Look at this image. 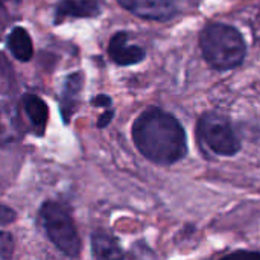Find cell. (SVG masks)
I'll use <instances>...</instances> for the list:
<instances>
[{
	"label": "cell",
	"instance_id": "cell-1",
	"mask_svg": "<svg viewBox=\"0 0 260 260\" xmlns=\"http://www.w3.org/2000/svg\"><path fill=\"white\" fill-rule=\"evenodd\" d=\"M137 149L157 165H174L186 157L187 140L181 123L169 113L151 107L133 125Z\"/></svg>",
	"mask_w": 260,
	"mask_h": 260
},
{
	"label": "cell",
	"instance_id": "cell-2",
	"mask_svg": "<svg viewBox=\"0 0 260 260\" xmlns=\"http://www.w3.org/2000/svg\"><path fill=\"white\" fill-rule=\"evenodd\" d=\"M200 46L204 59L216 70H232L238 67L247 52L242 34L224 23L207 24L200 35Z\"/></svg>",
	"mask_w": 260,
	"mask_h": 260
},
{
	"label": "cell",
	"instance_id": "cell-3",
	"mask_svg": "<svg viewBox=\"0 0 260 260\" xmlns=\"http://www.w3.org/2000/svg\"><path fill=\"white\" fill-rule=\"evenodd\" d=\"M41 219L53 245L69 257L81 253V239L70 215L56 203H46L41 209Z\"/></svg>",
	"mask_w": 260,
	"mask_h": 260
},
{
	"label": "cell",
	"instance_id": "cell-4",
	"mask_svg": "<svg viewBox=\"0 0 260 260\" xmlns=\"http://www.w3.org/2000/svg\"><path fill=\"white\" fill-rule=\"evenodd\" d=\"M198 137L218 155L232 157L239 152L241 140L230 120L218 113H206L198 122Z\"/></svg>",
	"mask_w": 260,
	"mask_h": 260
},
{
	"label": "cell",
	"instance_id": "cell-5",
	"mask_svg": "<svg viewBox=\"0 0 260 260\" xmlns=\"http://www.w3.org/2000/svg\"><path fill=\"white\" fill-rule=\"evenodd\" d=\"M125 9L140 18L169 20L177 14V0H117Z\"/></svg>",
	"mask_w": 260,
	"mask_h": 260
},
{
	"label": "cell",
	"instance_id": "cell-6",
	"mask_svg": "<svg viewBox=\"0 0 260 260\" xmlns=\"http://www.w3.org/2000/svg\"><path fill=\"white\" fill-rule=\"evenodd\" d=\"M108 53L119 66H133L145 59V50L139 46H129L128 35L125 32H119L110 40Z\"/></svg>",
	"mask_w": 260,
	"mask_h": 260
},
{
	"label": "cell",
	"instance_id": "cell-7",
	"mask_svg": "<svg viewBox=\"0 0 260 260\" xmlns=\"http://www.w3.org/2000/svg\"><path fill=\"white\" fill-rule=\"evenodd\" d=\"M99 14H101V5L96 0H61L55 11L56 21H61L66 17L91 18V17H98Z\"/></svg>",
	"mask_w": 260,
	"mask_h": 260
},
{
	"label": "cell",
	"instance_id": "cell-8",
	"mask_svg": "<svg viewBox=\"0 0 260 260\" xmlns=\"http://www.w3.org/2000/svg\"><path fill=\"white\" fill-rule=\"evenodd\" d=\"M91 251L96 259H119L122 251L116 238L107 232H94L91 236Z\"/></svg>",
	"mask_w": 260,
	"mask_h": 260
},
{
	"label": "cell",
	"instance_id": "cell-9",
	"mask_svg": "<svg viewBox=\"0 0 260 260\" xmlns=\"http://www.w3.org/2000/svg\"><path fill=\"white\" fill-rule=\"evenodd\" d=\"M8 46L12 55L20 61H29L34 55V46L30 35L24 27H15L8 37Z\"/></svg>",
	"mask_w": 260,
	"mask_h": 260
},
{
	"label": "cell",
	"instance_id": "cell-10",
	"mask_svg": "<svg viewBox=\"0 0 260 260\" xmlns=\"http://www.w3.org/2000/svg\"><path fill=\"white\" fill-rule=\"evenodd\" d=\"M23 105L32 123L38 128H44L47 123V117H49V108L46 102L38 96L26 94L23 98Z\"/></svg>",
	"mask_w": 260,
	"mask_h": 260
},
{
	"label": "cell",
	"instance_id": "cell-11",
	"mask_svg": "<svg viewBox=\"0 0 260 260\" xmlns=\"http://www.w3.org/2000/svg\"><path fill=\"white\" fill-rule=\"evenodd\" d=\"M81 87H82V76L79 73L76 75H70L64 84V99H62V110L72 104V102H76V96L79 94L81 91Z\"/></svg>",
	"mask_w": 260,
	"mask_h": 260
},
{
	"label": "cell",
	"instance_id": "cell-12",
	"mask_svg": "<svg viewBox=\"0 0 260 260\" xmlns=\"http://www.w3.org/2000/svg\"><path fill=\"white\" fill-rule=\"evenodd\" d=\"M14 251V241L9 233H0V257L9 259Z\"/></svg>",
	"mask_w": 260,
	"mask_h": 260
},
{
	"label": "cell",
	"instance_id": "cell-13",
	"mask_svg": "<svg viewBox=\"0 0 260 260\" xmlns=\"http://www.w3.org/2000/svg\"><path fill=\"white\" fill-rule=\"evenodd\" d=\"M15 219H17L15 212L8 206L0 204V225H8V224L14 222Z\"/></svg>",
	"mask_w": 260,
	"mask_h": 260
},
{
	"label": "cell",
	"instance_id": "cell-14",
	"mask_svg": "<svg viewBox=\"0 0 260 260\" xmlns=\"http://www.w3.org/2000/svg\"><path fill=\"white\" fill-rule=\"evenodd\" d=\"M93 105L94 107H110L111 105V98L107 94H99L93 99Z\"/></svg>",
	"mask_w": 260,
	"mask_h": 260
},
{
	"label": "cell",
	"instance_id": "cell-15",
	"mask_svg": "<svg viewBox=\"0 0 260 260\" xmlns=\"http://www.w3.org/2000/svg\"><path fill=\"white\" fill-rule=\"evenodd\" d=\"M113 116H114V111H113V110L105 111V113L99 117V120H98V126H99V128H105V126L111 122Z\"/></svg>",
	"mask_w": 260,
	"mask_h": 260
},
{
	"label": "cell",
	"instance_id": "cell-16",
	"mask_svg": "<svg viewBox=\"0 0 260 260\" xmlns=\"http://www.w3.org/2000/svg\"><path fill=\"white\" fill-rule=\"evenodd\" d=\"M9 20V15H8V11L6 8L3 6V3L0 2V26H5Z\"/></svg>",
	"mask_w": 260,
	"mask_h": 260
},
{
	"label": "cell",
	"instance_id": "cell-17",
	"mask_svg": "<svg viewBox=\"0 0 260 260\" xmlns=\"http://www.w3.org/2000/svg\"><path fill=\"white\" fill-rule=\"evenodd\" d=\"M6 142H9V136H8V133H6V128L2 125V122H0V146H3Z\"/></svg>",
	"mask_w": 260,
	"mask_h": 260
}]
</instances>
